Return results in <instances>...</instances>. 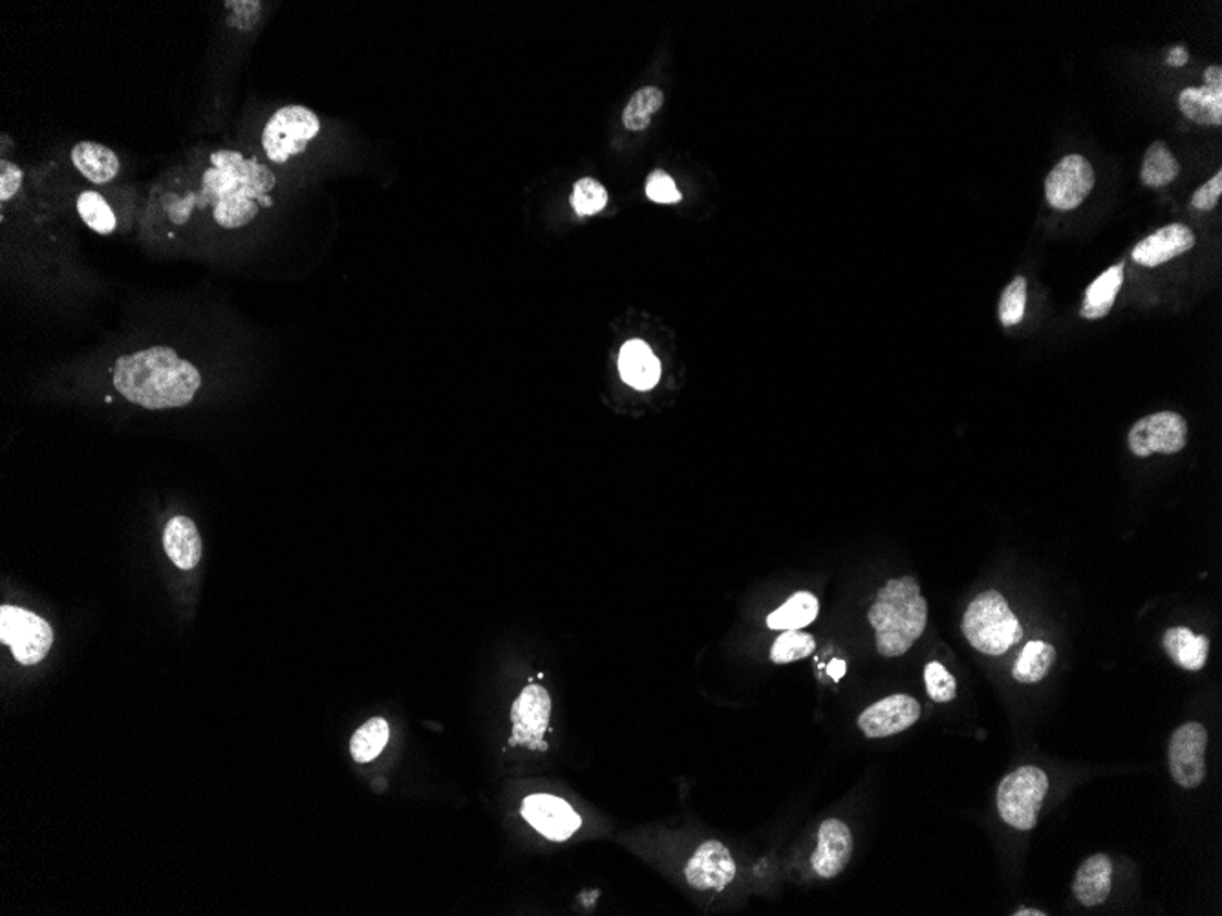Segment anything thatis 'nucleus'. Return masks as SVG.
Segmentation results:
<instances>
[{"label":"nucleus","instance_id":"5701e85b","mask_svg":"<svg viewBox=\"0 0 1222 916\" xmlns=\"http://www.w3.org/2000/svg\"><path fill=\"white\" fill-rule=\"evenodd\" d=\"M818 613H821V604L816 600L815 595L799 591L793 595L784 606H779L776 611L768 615L767 626L771 629H782V631H796V629L805 628L813 620H816Z\"/></svg>","mask_w":1222,"mask_h":916},{"label":"nucleus","instance_id":"bb28decb","mask_svg":"<svg viewBox=\"0 0 1222 916\" xmlns=\"http://www.w3.org/2000/svg\"><path fill=\"white\" fill-rule=\"evenodd\" d=\"M388 739H390L388 723L381 717H374L370 721L365 723L351 737V757L357 763L374 761L387 747Z\"/></svg>","mask_w":1222,"mask_h":916},{"label":"nucleus","instance_id":"ddd939ff","mask_svg":"<svg viewBox=\"0 0 1222 916\" xmlns=\"http://www.w3.org/2000/svg\"><path fill=\"white\" fill-rule=\"evenodd\" d=\"M685 876L694 889L722 890L734 880L736 862L722 842L708 839L686 864Z\"/></svg>","mask_w":1222,"mask_h":916},{"label":"nucleus","instance_id":"aec40b11","mask_svg":"<svg viewBox=\"0 0 1222 916\" xmlns=\"http://www.w3.org/2000/svg\"><path fill=\"white\" fill-rule=\"evenodd\" d=\"M163 549L169 560L183 571L195 569L201 560V538L197 526L187 516H175L163 532Z\"/></svg>","mask_w":1222,"mask_h":916},{"label":"nucleus","instance_id":"f03ea898","mask_svg":"<svg viewBox=\"0 0 1222 916\" xmlns=\"http://www.w3.org/2000/svg\"><path fill=\"white\" fill-rule=\"evenodd\" d=\"M112 385L125 401L145 410H169L191 405L201 387L197 366L169 346H152L119 357Z\"/></svg>","mask_w":1222,"mask_h":916},{"label":"nucleus","instance_id":"473e14b6","mask_svg":"<svg viewBox=\"0 0 1222 916\" xmlns=\"http://www.w3.org/2000/svg\"><path fill=\"white\" fill-rule=\"evenodd\" d=\"M924 683H926V691H928L930 699L935 703H950L957 697V683H955L954 675L950 674L948 669L944 668L941 663H930L924 668Z\"/></svg>","mask_w":1222,"mask_h":916},{"label":"nucleus","instance_id":"39448f33","mask_svg":"<svg viewBox=\"0 0 1222 916\" xmlns=\"http://www.w3.org/2000/svg\"><path fill=\"white\" fill-rule=\"evenodd\" d=\"M319 132L320 119L314 110L300 104L282 107L264 127L260 136L264 156L275 166H285L302 155Z\"/></svg>","mask_w":1222,"mask_h":916},{"label":"nucleus","instance_id":"f257e3e1","mask_svg":"<svg viewBox=\"0 0 1222 916\" xmlns=\"http://www.w3.org/2000/svg\"><path fill=\"white\" fill-rule=\"evenodd\" d=\"M275 189L277 176L257 156L217 149L171 170L156 187L150 211L172 235L201 226L240 231L275 206Z\"/></svg>","mask_w":1222,"mask_h":916},{"label":"nucleus","instance_id":"7ed1b4c3","mask_svg":"<svg viewBox=\"0 0 1222 916\" xmlns=\"http://www.w3.org/2000/svg\"><path fill=\"white\" fill-rule=\"evenodd\" d=\"M867 620L877 635V649L882 657H901L928 624V603L921 595V587L913 577L893 578L878 591Z\"/></svg>","mask_w":1222,"mask_h":916},{"label":"nucleus","instance_id":"4c0bfd02","mask_svg":"<svg viewBox=\"0 0 1222 916\" xmlns=\"http://www.w3.org/2000/svg\"><path fill=\"white\" fill-rule=\"evenodd\" d=\"M1204 81H1206V87L1222 88V68H1206V72H1204Z\"/></svg>","mask_w":1222,"mask_h":916},{"label":"nucleus","instance_id":"f8f14e48","mask_svg":"<svg viewBox=\"0 0 1222 916\" xmlns=\"http://www.w3.org/2000/svg\"><path fill=\"white\" fill-rule=\"evenodd\" d=\"M921 717V706L910 695H890L862 711L858 726L870 739L895 736L908 730Z\"/></svg>","mask_w":1222,"mask_h":916},{"label":"nucleus","instance_id":"20e7f679","mask_svg":"<svg viewBox=\"0 0 1222 916\" xmlns=\"http://www.w3.org/2000/svg\"><path fill=\"white\" fill-rule=\"evenodd\" d=\"M963 635L981 654L1003 655L1023 639V628L1000 591H985L972 600L963 617Z\"/></svg>","mask_w":1222,"mask_h":916},{"label":"nucleus","instance_id":"dca6fc26","mask_svg":"<svg viewBox=\"0 0 1222 916\" xmlns=\"http://www.w3.org/2000/svg\"><path fill=\"white\" fill-rule=\"evenodd\" d=\"M1195 246L1192 229L1182 223H1171L1153 232L1133 249V260L1144 268H1156Z\"/></svg>","mask_w":1222,"mask_h":916},{"label":"nucleus","instance_id":"4468645a","mask_svg":"<svg viewBox=\"0 0 1222 916\" xmlns=\"http://www.w3.org/2000/svg\"><path fill=\"white\" fill-rule=\"evenodd\" d=\"M521 816L553 842L568 839L580 827L578 814L564 799L549 794H533L526 798L521 805Z\"/></svg>","mask_w":1222,"mask_h":916},{"label":"nucleus","instance_id":"2f4dec72","mask_svg":"<svg viewBox=\"0 0 1222 916\" xmlns=\"http://www.w3.org/2000/svg\"><path fill=\"white\" fill-rule=\"evenodd\" d=\"M1026 305L1025 277H1016L1006 286L1000 300V320L1005 328L1022 322Z\"/></svg>","mask_w":1222,"mask_h":916},{"label":"nucleus","instance_id":"c756f323","mask_svg":"<svg viewBox=\"0 0 1222 916\" xmlns=\"http://www.w3.org/2000/svg\"><path fill=\"white\" fill-rule=\"evenodd\" d=\"M816 649L815 639L813 635L805 634V631H785L784 635H779L776 643L773 644L771 649V659L774 665H789L795 660L805 659L813 655Z\"/></svg>","mask_w":1222,"mask_h":916},{"label":"nucleus","instance_id":"393cba45","mask_svg":"<svg viewBox=\"0 0 1222 916\" xmlns=\"http://www.w3.org/2000/svg\"><path fill=\"white\" fill-rule=\"evenodd\" d=\"M1056 660V649L1043 640H1031L1017 657L1012 675L1022 685H1034L1047 677Z\"/></svg>","mask_w":1222,"mask_h":916},{"label":"nucleus","instance_id":"c9c22d12","mask_svg":"<svg viewBox=\"0 0 1222 916\" xmlns=\"http://www.w3.org/2000/svg\"><path fill=\"white\" fill-rule=\"evenodd\" d=\"M260 2H226L229 13V24L240 31H249L257 24L260 16Z\"/></svg>","mask_w":1222,"mask_h":916},{"label":"nucleus","instance_id":"a211bd4d","mask_svg":"<svg viewBox=\"0 0 1222 916\" xmlns=\"http://www.w3.org/2000/svg\"><path fill=\"white\" fill-rule=\"evenodd\" d=\"M619 371L623 381L635 390H650L660 377V362L643 340H628L620 348Z\"/></svg>","mask_w":1222,"mask_h":916},{"label":"nucleus","instance_id":"4be33fe9","mask_svg":"<svg viewBox=\"0 0 1222 916\" xmlns=\"http://www.w3.org/2000/svg\"><path fill=\"white\" fill-rule=\"evenodd\" d=\"M1122 283H1124V263L1109 268L1105 273L1100 275L1085 291L1082 306L1083 319L1094 320L1105 317L1113 308Z\"/></svg>","mask_w":1222,"mask_h":916},{"label":"nucleus","instance_id":"412c9836","mask_svg":"<svg viewBox=\"0 0 1222 916\" xmlns=\"http://www.w3.org/2000/svg\"><path fill=\"white\" fill-rule=\"evenodd\" d=\"M1162 644L1179 668L1199 671L1206 665L1210 640L1204 635H1195L1188 628H1171L1165 631Z\"/></svg>","mask_w":1222,"mask_h":916},{"label":"nucleus","instance_id":"1a4fd4ad","mask_svg":"<svg viewBox=\"0 0 1222 916\" xmlns=\"http://www.w3.org/2000/svg\"><path fill=\"white\" fill-rule=\"evenodd\" d=\"M1208 731L1201 723H1186L1171 736L1170 773L1182 788H1196L1206 778Z\"/></svg>","mask_w":1222,"mask_h":916},{"label":"nucleus","instance_id":"9d476101","mask_svg":"<svg viewBox=\"0 0 1222 916\" xmlns=\"http://www.w3.org/2000/svg\"><path fill=\"white\" fill-rule=\"evenodd\" d=\"M552 717V697L540 685H529L513 703V737L509 745H521L531 750H546L544 741Z\"/></svg>","mask_w":1222,"mask_h":916},{"label":"nucleus","instance_id":"6ab92c4d","mask_svg":"<svg viewBox=\"0 0 1222 916\" xmlns=\"http://www.w3.org/2000/svg\"><path fill=\"white\" fill-rule=\"evenodd\" d=\"M1113 864L1109 856L1094 855L1080 865L1074 876L1073 893L1085 907L1102 906L1111 893Z\"/></svg>","mask_w":1222,"mask_h":916},{"label":"nucleus","instance_id":"0eeeda50","mask_svg":"<svg viewBox=\"0 0 1222 916\" xmlns=\"http://www.w3.org/2000/svg\"><path fill=\"white\" fill-rule=\"evenodd\" d=\"M0 643L10 646L21 665H39L53 644V629L44 618L16 606L0 608Z\"/></svg>","mask_w":1222,"mask_h":916},{"label":"nucleus","instance_id":"e433bc0d","mask_svg":"<svg viewBox=\"0 0 1222 916\" xmlns=\"http://www.w3.org/2000/svg\"><path fill=\"white\" fill-rule=\"evenodd\" d=\"M1222 191V172L1219 170L1218 175L1213 176L1212 180L1206 181L1199 191L1193 195L1192 206L1199 211H1212L1218 206L1219 198H1221Z\"/></svg>","mask_w":1222,"mask_h":916},{"label":"nucleus","instance_id":"423d86ee","mask_svg":"<svg viewBox=\"0 0 1222 916\" xmlns=\"http://www.w3.org/2000/svg\"><path fill=\"white\" fill-rule=\"evenodd\" d=\"M1049 778L1042 768L1022 767L1009 774L997 788V810L1006 825L1017 830H1032L1047 796Z\"/></svg>","mask_w":1222,"mask_h":916},{"label":"nucleus","instance_id":"c85d7f7f","mask_svg":"<svg viewBox=\"0 0 1222 916\" xmlns=\"http://www.w3.org/2000/svg\"><path fill=\"white\" fill-rule=\"evenodd\" d=\"M663 101H665V96L657 87H645L637 90L634 98L629 99V103L626 104L625 112H623V123H625L626 129L632 130V132L648 129L652 118L663 107Z\"/></svg>","mask_w":1222,"mask_h":916},{"label":"nucleus","instance_id":"72a5a7b5","mask_svg":"<svg viewBox=\"0 0 1222 916\" xmlns=\"http://www.w3.org/2000/svg\"><path fill=\"white\" fill-rule=\"evenodd\" d=\"M646 196L655 203H677L683 198L682 192L677 191L676 181L665 170H654L648 176Z\"/></svg>","mask_w":1222,"mask_h":916},{"label":"nucleus","instance_id":"ea45409f","mask_svg":"<svg viewBox=\"0 0 1222 916\" xmlns=\"http://www.w3.org/2000/svg\"><path fill=\"white\" fill-rule=\"evenodd\" d=\"M846 669H847V666H846V663H844V660L835 659V660H831L829 668H827V671H829V675H831V677H833V679L841 680L842 677H844V675H846Z\"/></svg>","mask_w":1222,"mask_h":916},{"label":"nucleus","instance_id":"f704fd0d","mask_svg":"<svg viewBox=\"0 0 1222 916\" xmlns=\"http://www.w3.org/2000/svg\"><path fill=\"white\" fill-rule=\"evenodd\" d=\"M24 172L21 167L10 160L0 161V201L8 203L13 196L21 191Z\"/></svg>","mask_w":1222,"mask_h":916},{"label":"nucleus","instance_id":"9b49d317","mask_svg":"<svg viewBox=\"0 0 1222 916\" xmlns=\"http://www.w3.org/2000/svg\"><path fill=\"white\" fill-rule=\"evenodd\" d=\"M1094 170L1083 156H1065L1045 180V196L1057 211H1073L1093 191Z\"/></svg>","mask_w":1222,"mask_h":916},{"label":"nucleus","instance_id":"a19ab883","mask_svg":"<svg viewBox=\"0 0 1222 916\" xmlns=\"http://www.w3.org/2000/svg\"><path fill=\"white\" fill-rule=\"evenodd\" d=\"M1014 915H1016V916H1025V915L1045 916V915H1047V913L1037 912V909H1022V912L1014 913Z\"/></svg>","mask_w":1222,"mask_h":916},{"label":"nucleus","instance_id":"7c9ffc66","mask_svg":"<svg viewBox=\"0 0 1222 916\" xmlns=\"http://www.w3.org/2000/svg\"><path fill=\"white\" fill-rule=\"evenodd\" d=\"M608 203V192L600 181L583 178L573 187L572 206L578 217H594Z\"/></svg>","mask_w":1222,"mask_h":916},{"label":"nucleus","instance_id":"cd10ccee","mask_svg":"<svg viewBox=\"0 0 1222 916\" xmlns=\"http://www.w3.org/2000/svg\"><path fill=\"white\" fill-rule=\"evenodd\" d=\"M1181 172V166L1171 155L1170 147L1156 141L1145 152L1144 166H1142V181L1148 187H1164L1175 180Z\"/></svg>","mask_w":1222,"mask_h":916},{"label":"nucleus","instance_id":"a878e982","mask_svg":"<svg viewBox=\"0 0 1222 916\" xmlns=\"http://www.w3.org/2000/svg\"><path fill=\"white\" fill-rule=\"evenodd\" d=\"M78 215L88 229L98 232L101 237H109L116 231L115 209L99 191H83L78 196Z\"/></svg>","mask_w":1222,"mask_h":916},{"label":"nucleus","instance_id":"58836bf2","mask_svg":"<svg viewBox=\"0 0 1222 916\" xmlns=\"http://www.w3.org/2000/svg\"><path fill=\"white\" fill-rule=\"evenodd\" d=\"M1188 59H1190V56H1188L1186 50H1184V48L1176 47L1171 50L1170 57H1168V62H1170L1171 67H1184V64H1186L1188 62Z\"/></svg>","mask_w":1222,"mask_h":916},{"label":"nucleus","instance_id":"6e6552de","mask_svg":"<svg viewBox=\"0 0 1222 916\" xmlns=\"http://www.w3.org/2000/svg\"><path fill=\"white\" fill-rule=\"evenodd\" d=\"M1188 425L1184 417L1175 412L1151 414L1133 425L1127 436V445L1136 458H1148L1151 454H1176L1186 447Z\"/></svg>","mask_w":1222,"mask_h":916},{"label":"nucleus","instance_id":"b1692460","mask_svg":"<svg viewBox=\"0 0 1222 916\" xmlns=\"http://www.w3.org/2000/svg\"><path fill=\"white\" fill-rule=\"evenodd\" d=\"M1179 107L1186 118L1199 125L1222 123V88L1196 87L1182 90Z\"/></svg>","mask_w":1222,"mask_h":916},{"label":"nucleus","instance_id":"f3484780","mask_svg":"<svg viewBox=\"0 0 1222 916\" xmlns=\"http://www.w3.org/2000/svg\"><path fill=\"white\" fill-rule=\"evenodd\" d=\"M70 160L79 175L93 186H107L118 178L121 170V163L115 150L96 141H79L78 145H73Z\"/></svg>","mask_w":1222,"mask_h":916},{"label":"nucleus","instance_id":"2eb2a0df","mask_svg":"<svg viewBox=\"0 0 1222 916\" xmlns=\"http://www.w3.org/2000/svg\"><path fill=\"white\" fill-rule=\"evenodd\" d=\"M853 836L852 830L841 819H825L818 830V845L815 855L811 858V865L816 875L825 880L835 878L846 869L852 860Z\"/></svg>","mask_w":1222,"mask_h":916}]
</instances>
